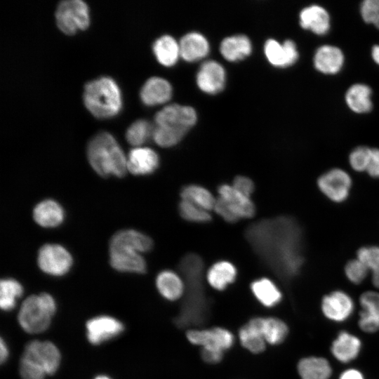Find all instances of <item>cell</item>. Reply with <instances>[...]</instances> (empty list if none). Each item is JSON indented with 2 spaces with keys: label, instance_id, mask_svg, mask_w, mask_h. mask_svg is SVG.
Returning a JSON list of instances; mask_svg holds the SVG:
<instances>
[{
  "label": "cell",
  "instance_id": "cell-1",
  "mask_svg": "<svg viewBox=\"0 0 379 379\" xmlns=\"http://www.w3.org/2000/svg\"><path fill=\"white\" fill-rule=\"evenodd\" d=\"M247 241L265 264L279 278L289 281L303 264V237L298 223L279 216L252 223L246 230Z\"/></svg>",
  "mask_w": 379,
  "mask_h": 379
},
{
  "label": "cell",
  "instance_id": "cell-2",
  "mask_svg": "<svg viewBox=\"0 0 379 379\" xmlns=\"http://www.w3.org/2000/svg\"><path fill=\"white\" fill-rule=\"evenodd\" d=\"M179 270L185 281L186 295L176 322L180 326L201 323L207 316L208 307L202 285V259L195 253L187 254L181 259Z\"/></svg>",
  "mask_w": 379,
  "mask_h": 379
},
{
  "label": "cell",
  "instance_id": "cell-3",
  "mask_svg": "<svg viewBox=\"0 0 379 379\" xmlns=\"http://www.w3.org/2000/svg\"><path fill=\"white\" fill-rule=\"evenodd\" d=\"M152 137L159 146L176 145L196 124L197 113L190 106L171 104L159 111L154 117Z\"/></svg>",
  "mask_w": 379,
  "mask_h": 379
},
{
  "label": "cell",
  "instance_id": "cell-4",
  "mask_svg": "<svg viewBox=\"0 0 379 379\" xmlns=\"http://www.w3.org/2000/svg\"><path fill=\"white\" fill-rule=\"evenodd\" d=\"M87 155L91 166L100 175L123 177L128 170L121 148L109 133L101 132L91 140Z\"/></svg>",
  "mask_w": 379,
  "mask_h": 379
},
{
  "label": "cell",
  "instance_id": "cell-5",
  "mask_svg": "<svg viewBox=\"0 0 379 379\" xmlns=\"http://www.w3.org/2000/svg\"><path fill=\"white\" fill-rule=\"evenodd\" d=\"M84 101L88 110L99 119L115 116L119 112L122 105L119 86L112 79L107 77L86 84Z\"/></svg>",
  "mask_w": 379,
  "mask_h": 379
},
{
  "label": "cell",
  "instance_id": "cell-6",
  "mask_svg": "<svg viewBox=\"0 0 379 379\" xmlns=\"http://www.w3.org/2000/svg\"><path fill=\"white\" fill-rule=\"evenodd\" d=\"M55 310V302L51 295L46 293L32 295L22 302L18 313V321L26 332L41 333L49 326Z\"/></svg>",
  "mask_w": 379,
  "mask_h": 379
},
{
  "label": "cell",
  "instance_id": "cell-7",
  "mask_svg": "<svg viewBox=\"0 0 379 379\" xmlns=\"http://www.w3.org/2000/svg\"><path fill=\"white\" fill-rule=\"evenodd\" d=\"M58 28L66 34H74L86 29L90 22L89 11L85 2L80 0L61 1L55 12Z\"/></svg>",
  "mask_w": 379,
  "mask_h": 379
},
{
  "label": "cell",
  "instance_id": "cell-8",
  "mask_svg": "<svg viewBox=\"0 0 379 379\" xmlns=\"http://www.w3.org/2000/svg\"><path fill=\"white\" fill-rule=\"evenodd\" d=\"M20 360L51 375L59 366L60 354L51 342L34 340L27 345Z\"/></svg>",
  "mask_w": 379,
  "mask_h": 379
},
{
  "label": "cell",
  "instance_id": "cell-9",
  "mask_svg": "<svg viewBox=\"0 0 379 379\" xmlns=\"http://www.w3.org/2000/svg\"><path fill=\"white\" fill-rule=\"evenodd\" d=\"M37 260L43 272L54 276L66 274L72 265V258L67 250L54 244L44 245L39 251Z\"/></svg>",
  "mask_w": 379,
  "mask_h": 379
},
{
  "label": "cell",
  "instance_id": "cell-10",
  "mask_svg": "<svg viewBox=\"0 0 379 379\" xmlns=\"http://www.w3.org/2000/svg\"><path fill=\"white\" fill-rule=\"evenodd\" d=\"M187 340L201 348H211L224 352L234 344L233 334L228 330L215 327L210 329H192L187 332Z\"/></svg>",
  "mask_w": 379,
  "mask_h": 379
},
{
  "label": "cell",
  "instance_id": "cell-11",
  "mask_svg": "<svg viewBox=\"0 0 379 379\" xmlns=\"http://www.w3.org/2000/svg\"><path fill=\"white\" fill-rule=\"evenodd\" d=\"M351 183L350 175L340 168H333L326 172L317 180L319 190L335 202H341L347 199Z\"/></svg>",
  "mask_w": 379,
  "mask_h": 379
},
{
  "label": "cell",
  "instance_id": "cell-12",
  "mask_svg": "<svg viewBox=\"0 0 379 379\" xmlns=\"http://www.w3.org/2000/svg\"><path fill=\"white\" fill-rule=\"evenodd\" d=\"M86 330L89 342L98 345L120 334L124 326L112 317L100 316L88 321Z\"/></svg>",
  "mask_w": 379,
  "mask_h": 379
},
{
  "label": "cell",
  "instance_id": "cell-13",
  "mask_svg": "<svg viewBox=\"0 0 379 379\" xmlns=\"http://www.w3.org/2000/svg\"><path fill=\"white\" fill-rule=\"evenodd\" d=\"M197 84L204 92L215 94L221 91L225 84V71L216 61L204 62L197 74Z\"/></svg>",
  "mask_w": 379,
  "mask_h": 379
},
{
  "label": "cell",
  "instance_id": "cell-14",
  "mask_svg": "<svg viewBox=\"0 0 379 379\" xmlns=\"http://www.w3.org/2000/svg\"><path fill=\"white\" fill-rule=\"evenodd\" d=\"M321 309L328 319L335 321H343L352 314L354 303L347 293L336 291L324 297Z\"/></svg>",
  "mask_w": 379,
  "mask_h": 379
},
{
  "label": "cell",
  "instance_id": "cell-15",
  "mask_svg": "<svg viewBox=\"0 0 379 379\" xmlns=\"http://www.w3.org/2000/svg\"><path fill=\"white\" fill-rule=\"evenodd\" d=\"M265 54L274 66L286 67L298 60V53L292 40H286L282 44L274 39H268L265 44Z\"/></svg>",
  "mask_w": 379,
  "mask_h": 379
},
{
  "label": "cell",
  "instance_id": "cell-16",
  "mask_svg": "<svg viewBox=\"0 0 379 379\" xmlns=\"http://www.w3.org/2000/svg\"><path fill=\"white\" fill-rule=\"evenodd\" d=\"M110 265L120 272L144 273L146 262L140 253L127 248L109 249Z\"/></svg>",
  "mask_w": 379,
  "mask_h": 379
},
{
  "label": "cell",
  "instance_id": "cell-17",
  "mask_svg": "<svg viewBox=\"0 0 379 379\" xmlns=\"http://www.w3.org/2000/svg\"><path fill=\"white\" fill-rule=\"evenodd\" d=\"M363 310L360 313L359 326L361 330L373 333L379 330V293L366 291L360 297Z\"/></svg>",
  "mask_w": 379,
  "mask_h": 379
},
{
  "label": "cell",
  "instance_id": "cell-18",
  "mask_svg": "<svg viewBox=\"0 0 379 379\" xmlns=\"http://www.w3.org/2000/svg\"><path fill=\"white\" fill-rule=\"evenodd\" d=\"M157 153L148 147H135L131 150L127 159V168L133 175H147L158 167Z\"/></svg>",
  "mask_w": 379,
  "mask_h": 379
},
{
  "label": "cell",
  "instance_id": "cell-19",
  "mask_svg": "<svg viewBox=\"0 0 379 379\" xmlns=\"http://www.w3.org/2000/svg\"><path fill=\"white\" fill-rule=\"evenodd\" d=\"M220 198H221L231 211L240 219L242 218H251L255 214V206L249 197H247L232 186L222 185L218 188Z\"/></svg>",
  "mask_w": 379,
  "mask_h": 379
},
{
  "label": "cell",
  "instance_id": "cell-20",
  "mask_svg": "<svg viewBox=\"0 0 379 379\" xmlns=\"http://www.w3.org/2000/svg\"><path fill=\"white\" fill-rule=\"evenodd\" d=\"M344 63V55L340 48L334 46L319 47L314 56V65L320 72L326 74L338 73Z\"/></svg>",
  "mask_w": 379,
  "mask_h": 379
},
{
  "label": "cell",
  "instance_id": "cell-21",
  "mask_svg": "<svg viewBox=\"0 0 379 379\" xmlns=\"http://www.w3.org/2000/svg\"><path fill=\"white\" fill-rule=\"evenodd\" d=\"M152 247V241L148 236L133 230L117 232L109 243V249L128 248L138 253L148 251Z\"/></svg>",
  "mask_w": 379,
  "mask_h": 379
},
{
  "label": "cell",
  "instance_id": "cell-22",
  "mask_svg": "<svg viewBox=\"0 0 379 379\" xmlns=\"http://www.w3.org/2000/svg\"><path fill=\"white\" fill-rule=\"evenodd\" d=\"M172 96V87L170 83L161 77H151L143 85L140 98L147 105L163 104Z\"/></svg>",
  "mask_w": 379,
  "mask_h": 379
},
{
  "label": "cell",
  "instance_id": "cell-23",
  "mask_svg": "<svg viewBox=\"0 0 379 379\" xmlns=\"http://www.w3.org/2000/svg\"><path fill=\"white\" fill-rule=\"evenodd\" d=\"M300 25L318 35H323L330 29V17L326 10L318 5L303 8L300 13Z\"/></svg>",
  "mask_w": 379,
  "mask_h": 379
},
{
  "label": "cell",
  "instance_id": "cell-24",
  "mask_svg": "<svg viewBox=\"0 0 379 379\" xmlns=\"http://www.w3.org/2000/svg\"><path fill=\"white\" fill-rule=\"evenodd\" d=\"M180 55L187 62H194L204 58L209 51L206 39L197 32L185 34L179 43Z\"/></svg>",
  "mask_w": 379,
  "mask_h": 379
},
{
  "label": "cell",
  "instance_id": "cell-25",
  "mask_svg": "<svg viewBox=\"0 0 379 379\" xmlns=\"http://www.w3.org/2000/svg\"><path fill=\"white\" fill-rule=\"evenodd\" d=\"M36 222L44 227H54L64 220V211L55 201L47 199L39 203L33 211Z\"/></svg>",
  "mask_w": 379,
  "mask_h": 379
},
{
  "label": "cell",
  "instance_id": "cell-26",
  "mask_svg": "<svg viewBox=\"0 0 379 379\" xmlns=\"http://www.w3.org/2000/svg\"><path fill=\"white\" fill-rule=\"evenodd\" d=\"M361 348L360 340L347 332H340L333 342L331 352L341 362H349L357 357Z\"/></svg>",
  "mask_w": 379,
  "mask_h": 379
},
{
  "label": "cell",
  "instance_id": "cell-27",
  "mask_svg": "<svg viewBox=\"0 0 379 379\" xmlns=\"http://www.w3.org/2000/svg\"><path fill=\"white\" fill-rule=\"evenodd\" d=\"M220 51L224 58L234 62L249 55L252 46L246 36L239 34L224 39L220 44Z\"/></svg>",
  "mask_w": 379,
  "mask_h": 379
},
{
  "label": "cell",
  "instance_id": "cell-28",
  "mask_svg": "<svg viewBox=\"0 0 379 379\" xmlns=\"http://www.w3.org/2000/svg\"><path fill=\"white\" fill-rule=\"evenodd\" d=\"M372 91L365 84H356L347 91L345 101L351 110L356 113H367L373 107L371 101Z\"/></svg>",
  "mask_w": 379,
  "mask_h": 379
},
{
  "label": "cell",
  "instance_id": "cell-29",
  "mask_svg": "<svg viewBox=\"0 0 379 379\" xmlns=\"http://www.w3.org/2000/svg\"><path fill=\"white\" fill-rule=\"evenodd\" d=\"M298 371L302 379H328L332 372L326 359L316 357L302 359L298 363Z\"/></svg>",
  "mask_w": 379,
  "mask_h": 379
},
{
  "label": "cell",
  "instance_id": "cell-30",
  "mask_svg": "<svg viewBox=\"0 0 379 379\" xmlns=\"http://www.w3.org/2000/svg\"><path fill=\"white\" fill-rule=\"evenodd\" d=\"M255 319L266 343L277 345L284 340L288 330L283 321L274 317H255Z\"/></svg>",
  "mask_w": 379,
  "mask_h": 379
},
{
  "label": "cell",
  "instance_id": "cell-31",
  "mask_svg": "<svg viewBox=\"0 0 379 379\" xmlns=\"http://www.w3.org/2000/svg\"><path fill=\"white\" fill-rule=\"evenodd\" d=\"M153 52L158 62L166 67L174 65L180 56L179 44L169 35H164L155 41Z\"/></svg>",
  "mask_w": 379,
  "mask_h": 379
},
{
  "label": "cell",
  "instance_id": "cell-32",
  "mask_svg": "<svg viewBox=\"0 0 379 379\" xmlns=\"http://www.w3.org/2000/svg\"><path fill=\"white\" fill-rule=\"evenodd\" d=\"M239 338L244 347L252 353L258 354L265 349L266 342L256 323L253 318L241 327L239 331Z\"/></svg>",
  "mask_w": 379,
  "mask_h": 379
},
{
  "label": "cell",
  "instance_id": "cell-33",
  "mask_svg": "<svg viewBox=\"0 0 379 379\" xmlns=\"http://www.w3.org/2000/svg\"><path fill=\"white\" fill-rule=\"evenodd\" d=\"M236 275V268L232 263L220 261L209 269L207 280L213 288L222 291L235 280Z\"/></svg>",
  "mask_w": 379,
  "mask_h": 379
},
{
  "label": "cell",
  "instance_id": "cell-34",
  "mask_svg": "<svg viewBox=\"0 0 379 379\" xmlns=\"http://www.w3.org/2000/svg\"><path fill=\"white\" fill-rule=\"evenodd\" d=\"M256 299L265 307H272L281 300V293L273 281L267 278L254 281L251 286Z\"/></svg>",
  "mask_w": 379,
  "mask_h": 379
},
{
  "label": "cell",
  "instance_id": "cell-35",
  "mask_svg": "<svg viewBox=\"0 0 379 379\" xmlns=\"http://www.w3.org/2000/svg\"><path fill=\"white\" fill-rule=\"evenodd\" d=\"M156 283L161 295L169 300H178L184 292V285L181 279L172 271L165 270L159 273Z\"/></svg>",
  "mask_w": 379,
  "mask_h": 379
},
{
  "label": "cell",
  "instance_id": "cell-36",
  "mask_svg": "<svg viewBox=\"0 0 379 379\" xmlns=\"http://www.w3.org/2000/svg\"><path fill=\"white\" fill-rule=\"evenodd\" d=\"M182 200L188 201L206 211L214 209L216 199L206 189L191 185L185 187L181 192Z\"/></svg>",
  "mask_w": 379,
  "mask_h": 379
},
{
  "label": "cell",
  "instance_id": "cell-37",
  "mask_svg": "<svg viewBox=\"0 0 379 379\" xmlns=\"http://www.w3.org/2000/svg\"><path fill=\"white\" fill-rule=\"evenodd\" d=\"M22 286L13 279H2L0 284V306L4 310H11L15 305L16 298L22 294Z\"/></svg>",
  "mask_w": 379,
  "mask_h": 379
},
{
  "label": "cell",
  "instance_id": "cell-38",
  "mask_svg": "<svg viewBox=\"0 0 379 379\" xmlns=\"http://www.w3.org/2000/svg\"><path fill=\"white\" fill-rule=\"evenodd\" d=\"M357 258L372 271L373 284L379 288V247L365 246L359 248Z\"/></svg>",
  "mask_w": 379,
  "mask_h": 379
},
{
  "label": "cell",
  "instance_id": "cell-39",
  "mask_svg": "<svg viewBox=\"0 0 379 379\" xmlns=\"http://www.w3.org/2000/svg\"><path fill=\"white\" fill-rule=\"evenodd\" d=\"M152 132V127L147 121L139 119L129 126L126 137L131 145L140 146L147 141Z\"/></svg>",
  "mask_w": 379,
  "mask_h": 379
},
{
  "label": "cell",
  "instance_id": "cell-40",
  "mask_svg": "<svg viewBox=\"0 0 379 379\" xmlns=\"http://www.w3.org/2000/svg\"><path fill=\"white\" fill-rule=\"evenodd\" d=\"M181 216L189 221L195 222H206L211 220L208 211L188 201L182 200L179 204Z\"/></svg>",
  "mask_w": 379,
  "mask_h": 379
},
{
  "label": "cell",
  "instance_id": "cell-41",
  "mask_svg": "<svg viewBox=\"0 0 379 379\" xmlns=\"http://www.w3.org/2000/svg\"><path fill=\"white\" fill-rule=\"evenodd\" d=\"M371 155V148L360 146L355 148L350 154L351 166L357 171H366Z\"/></svg>",
  "mask_w": 379,
  "mask_h": 379
},
{
  "label": "cell",
  "instance_id": "cell-42",
  "mask_svg": "<svg viewBox=\"0 0 379 379\" xmlns=\"http://www.w3.org/2000/svg\"><path fill=\"white\" fill-rule=\"evenodd\" d=\"M368 267L358 258L349 261L345 268L348 279L354 284H360L366 277Z\"/></svg>",
  "mask_w": 379,
  "mask_h": 379
},
{
  "label": "cell",
  "instance_id": "cell-43",
  "mask_svg": "<svg viewBox=\"0 0 379 379\" xmlns=\"http://www.w3.org/2000/svg\"><path fill=\"white\" fill-rule=\"evenodd\" d=\"M361 15L366 23L379 29V0H365L360 6Z\"/></svg>",
  "mask_w": 379,
  "mask_h": 379
},
{
  "label": "cell",
  "instance_id": "cell-44",
  "mask_svg": "<svg viewBox=\"0 0 379 379\" xmlns=\"http://www.w3.org/2000/svg\"><path fill=\"white\" fill-rule=\"evenodd\" d=\"M237 191L249 197L254 190L253 181L245 176H237L232 185Z\"/></svg>",
  "mask_w": 379,
  "mask_h": 379
},
{
  "label": "cell",
  "instance_id": "cell-45",
  "mask_svg": "<svg viewBox=\"0 0 379 379\" xmlns=\"http://www.w3.org/2000/svg\"><path fill=\"white\" fill-rule=\"evenodd\" d=\"M214 209L224 220L229 222H235L239 218L231 211L221 198L216 199Z\"/></svg>",
  "mask_w": 379,
  "mask_h": 379
},
{
  "label": "cell",
  "instance_id": "cell-46",
  "mask_svg": "<svg viewBox=\"0 0 379 379\" xmlns=\"http://www.w3.org/2000/svg\"><path fill=\"white\" fill-rule=\"evenodd\" d=\"M367 173L373 178H379V149H371L369 163L366 169Z\"/></svg>",
  "mask_w": 379,
  "mask_h": 379
},
{
  "label": "cell",
  "instance_id": "cell-47",
  "mask_svg": "<svg viewBox=\"0 0 379 379\" xmlns=\"http://www.w3.org/2000/svg\"><path fill=\"white\" fill-rule=\"evenodd\" d=\"M201 354L202 359L209 364L218 363L223 357V352L211 348H202Z\"/></svg>",
  "mask_w": 379,
  "mask_h": 379
},
{
  "label": "cell",
  "instance_id": "cell-48",
  "mask_svg": "<svg viewBox=\"0 0 379 379\" xmlns=\"http://www.w3.org/2000/svg\"><path fill=\"white\" fill-rule=\"evenodd\" d=\"M339 379H364L363 375L358 370L352 368L343 372Z\"/></svg>",
  "mask_w": 379,
  "mask_h": 379
},
{
  "label": "cell",
  "instance_id": "cell-49",
  "mask_svg": "<svg viewBox=\"0 0 379 379\" xmlns=\"http://www.w3.org/2000/svg\"><path fill=\"white\" fill-rule=\"evenodd\" d=\"M8 347L6 346V344L4 343V341L1 338V342H0V361H1V363H4L6 360V359L8 357Z\"/></svg>",
  "mask_w": 379,
  "mask_h": 379
},
{
  "label": "cell",
  "instance_id": "cell-50",
  "mask_svg": "<svg viewBox=\"0 0 379 379\" xmlns=\"http://www.w3.org/2000/svg\"><path fill=\"white\" fill-rule=\"evenodd\" d=\"M371 55L375 62L379 65V45H375L373 46Z\"/></svg>",
  "mask_w": 379,
  "mask_h": 379
},
{
  "label": "cell",
  "instance_id": "cell-51",
  "mask_svg": "<svg viewBox=\"0 0 379 379\" xmlns=\"http://www.w3.org/2000/svg\"><path fill=\"white\" fill-rule=\"evenodd\" d=\"M95 379H110V378L106 375H99L96 377Z\"/></svg>",
  "mask_w": 379,
  "mask_h": 379
}]
</instances>
